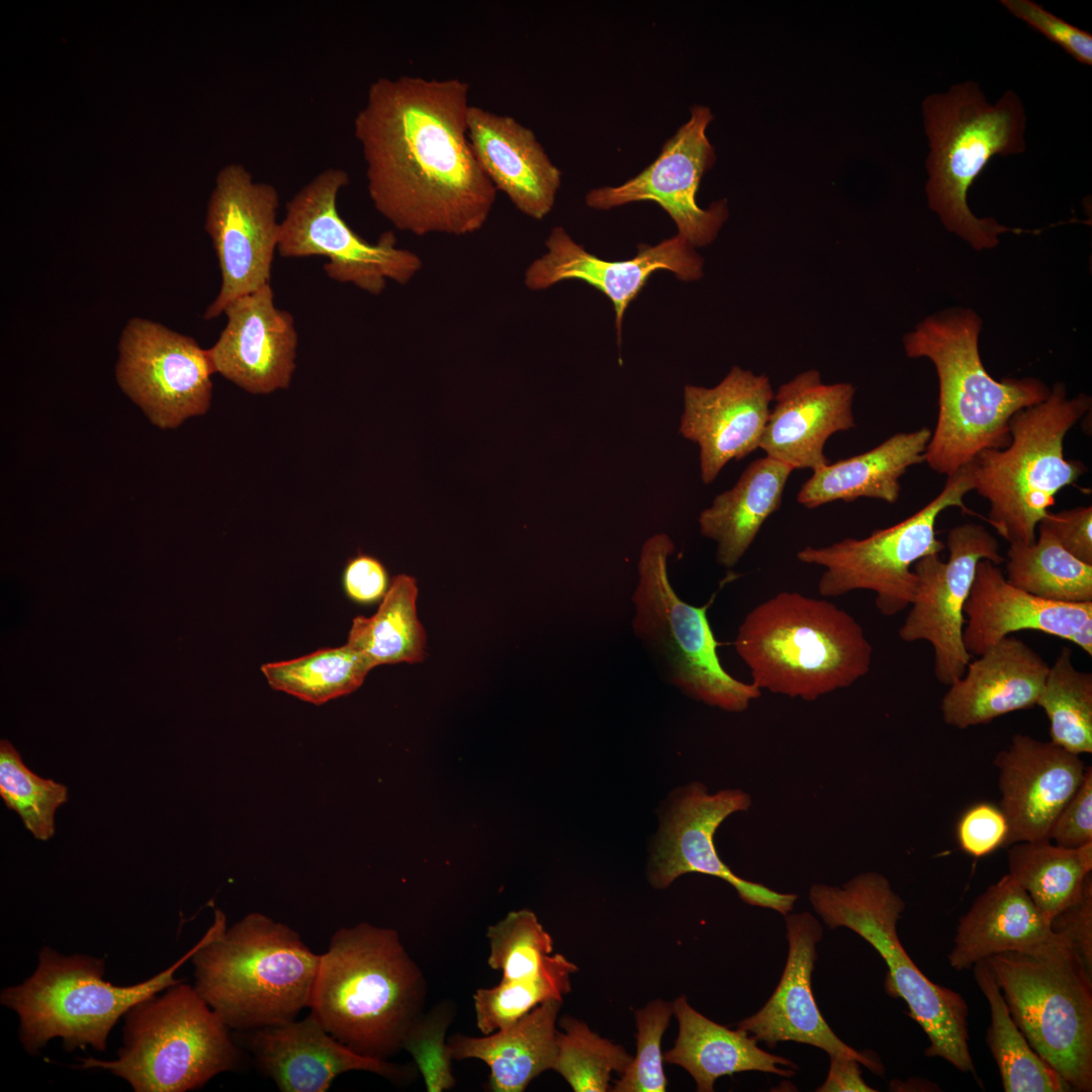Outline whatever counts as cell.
I'll return each mask as SVG.
<instances>
[{"mask_svg": "<svg viewBox=\"0 0 1092 1092\" xmlns=\"http://www.w3.org/2000/svg\"><path fill=\"white\" fill-rule=\"evenodd\" d=\"M469 84L458 78L380 77L354 119L375 209L416 236L478 232L496 189L467 133Z\"/></svg>", "mask_w": 1092, "mask_h": 1092, "instance_id": "6da1fadb", "label": "cell"}, {"mask_svg": "<svg viewBox=\"0 0 1092 1092\" xmlns=\"http://www.w3.org/2000/svg\"><path fill=\"white\" fill-rule=\"evenodd\" d=\"M427 983L398 933L359 923L337 930L321 954L308 1008L336 1039L387 1060L423 1015Z\"/></svg>", "mask_w": 1092, "mask_h": 1092, "instance_id": "7a4b0ae2", "label": "cell"}, {"mask_svg": "<svg viewBox=\"0 0 1092 1092\" xmlns=\"http://www.w3.org/2000/svg\"><path fill=\"white\" fill-rule=\"evenodd\" d=\"M980 330L977 313L954 308L925 318L903 339L908 357L928 358L936 369L938 417L924 461L947 476L983 450L1005 448L1011 418L1051 391L1035 378L995 380L980 358Z\"/></svg>", "mask_w": 1092, "mask_h": 1092, "instance_id": "3957f363", "label": "cell"}, {"mask_svg": "<svg viewBox=\"0 0 1092 1092\" xmlns=\"http://www.w3.org/2000/svg\"><path fill=\"white\" fill-rule=\"evenodd\" d=\"M204 936L193 987L231 1029L284 1024L309 1006L321 954L290 926L253 912L228 928L216 909Z\"/></svg>", "mask_w": 1092, "mask_h": 1092, "instance_id": "277c9868", "label": "cell"}, {"mask_svg": "<svg viewBox=\"0 0 1092 1092\" xmlns=\"http://www.w3.org/2000/svg\"><path fill=\"white\" fill-rule=\"evenodd\" d=\"M756 688L814 701L869 673L873 647L860 624L825 599L781 592L749 611L734 640Z\"/></svg>", "mask_w": 1092, "mask_h": 1092, "instance_id": "5b68a950", "label": "cell"}, {"mask_svg": "<svg viewBox=\"0 0 1092 1092\" xmlns=\"http://www.w3.org/2000/svg\"><path fill=\"white\" fill-rule=\"evenodd\" d=\"M922 114L929 147L928 206L949 232L975 249L994 248L999 235L1014 230L977 217L968 205V192L993 157L1025 151L1022 100L1008 90L991 103L977 82L965 81L928 95Z\"/></svg>", "mask_w": 1092, "mask_h": 1092, "instance_id": "8992f818", "label": "cell"}, {"mask_svg": "<svg viewBox=\"0 0 1092 1092\" xmlns=\"http://www.w3.org/2000/svg\"><path fill=\"white\" fill-rule=\"evenodd\" d=\"M1090 406L1088 395L1068 398L1057 383L1043 401L1011 418L1005 448L983 450L967 465L973 489L990 504L987 521L1009 544H1032L1058 492L1086 471L1065 458L1064 439Z\"/></svg>", "mask_w": 1092, "mask_h": 1092, "instance_id": "52a82bcc", "label": "cell"}, {"mask_svg": "<svg viewBox=\"0 0 1092 1092\" xmlns=\"http://www.w3.org/2000/svg\"><path fill=\"white\" fill-rule=\"evenodd\" d=\"M809 900L831 929L846 927L871 944L888 967L885 989L902 998L929 1039L926 1057L940 1058L963 1073H976L969 1046L968 1005L963 996L931 982L913 963L897 934L905 902L889 880L864 872L842 887L815 884Z\"/></svg>", "mask_w": 1092, "mask_h": 1092, "instance_id": "ba28073f", "label": "cell"}, {"mask_svg": "<svg viewBox=\"0 0 1092 1092\" xmlns=\"http://www.w3.org/2000/svg\"><path fill=\"white\" fill-rule=\"evenodd\" d=\"M230 1027L194 987L183 981L124 1014L115 1060L81 1058L80 1069H101L135 1092H185L203 1087L242 1061Z\"/></svg>", "mask_w": 1092, "mask_h": 1092, "instance_id": "9c48e42d", "label": "cell"}, {"mask_svg": "<svg viewBox=\"0 0 1092 1092\" xmlns=\"http://www.w3.org/2000/svg\"><path fill=\"white\" fill-rule=\"evenodd\" d=\"M204 939L203 935L164 971L129 986L103 980V959L80 953L64 956L44 946L32 975L21 984L3 989L0 1002L17 1014L19 1040L31 1055L57 1037L69 1052L88 1045L103 1052L111 1029L133 1005L183 981L175 978L176 972L191 960Z\"/></svg>", "mask_w": 1092, "mask_h": 1092, "instance_id": "30bf717a", "label": "cell"}, {"mask_svg": "<svg viewBox=\"0 0 1092 1092\" xmlns=\"http://www.w3.org/2000/svg\"><path fill=\"white\" fill-rule=\"evenodd\" d=\"M1011 1017L1072 1091L1092 1090V975L1066 939L986 959Z\"/></svg>", "mask_w": 1092, "mask_h": 1092, "instance_id": "8fae6325", "label": "cell"}, {"mask_svg": "<svg viewBox=\"0 0 1092 1092\" xmlns=\"http://www.w3.org/2000/svg\"><path fill=\"white\" fill-rule=\"evenodd\" d=\"M675 546L665 533L651 535L642 545L637 584L632 596L634 633L655 655L666 678L688 697L733 713L745 711L761 691L733 677L719 659L707 605L681 600L667 570Z\"/></svg>", "mask_w": 1092, "mask_h": 1092, "instance_id": "7c38bea8", "label": "cell"}, {"mask_svg": "<svg viewBox=\"0 0 1092 1092\" xmlns=\"http://www.w3.org/2000/svg\"><path fill=\"white\" fill-rule=\"evenodd\" d=\"M973 488L966 465L947 476L943 489L931 502L900 523L876 530L863 539L845 538L825 547L807 546L797 553V558L824 568L818 581L820 596L872 590L880 613L895 616L914 600V563L945 549L936 537L938 516L950 507L970 512L963 499Z\"/></svg>", "mask_w": 1092, "mask_h": 1092, "instance_id": "4fadbf2b", "label": "cell"}, {"mask_svg": "<svg viewBox=\"0 0 1092 1092\" xmlns=\"http://www.w3.org/2000/svg\"><path fill=\"white\" fill-rule=\"evenodd\" d=\"M348 184V173L332 167L303 185L285 205L278 253L284 258L325 257L329 278L373 295L382 293L387 280L408 283L422 269L420 256L397 247L391 231L375 243L360 237L338 209V195Z\"/></svg>", "mask_w": 1092, "mask_h": 1092, "instance_id": "5bb4252c", "label": "cell"}, {"mask_svg": "<svg viewBox=\"0 0 1092 1092\" xmlns=\"http://www.w3.org/2000/svg\"><path fill=\"white\" fill-rule=\"evenodd\" d=\"M279 195L266 182H257L245 166L220 169L209 196L205 231L211 239L221 285L204 312L210 321L235 299L270 284L280 221Z\"/></svg>", "mask_w": 1092, "mask_h": 1092, "instance_id": "9a60e30c", "label": "cell"}, {"mask_svg": "<svg viewBox=\"0 0 1092 1092\" xmlns=\"http://www.w3.org/2000/svg\"><path fill=\"white\" fill-rule=\"evenodd\" d=\"M945 548L946 561L929 555L912 566L917 576L916 594L898 634L905 642L928 641L934 652V675L940 684L950 686L970 663L971 654L963 640L964 608L977 565L984 559L999 565L1005 558L995 537L974 523L950 529Z\"/></svg>", "mask_w": 1092, "mask_h": 1092, "instance_id": "2e32d148", "label": "cell"}, {"mask_svg": "<svg viewBox=\"0 0 1092 1092\" xmlns=\"http://www.w3.org/2000/svg\"><path fill=\"white\" fill-rule=\"evenodd\" d=\"M213 369L197 342L164 325L130 318L118 343L116 380L161 429H174L210 405Z\"/></svg>", "mask_w": 1092, "mask_h": 1092, "instance_id": "e0dca14e", "label": "cell"}, {"mask_svg": "<svg viewBox=\"0 0 1092 1092\" xmlns=\"http://www.w3.org/2000/svg\"><path fill=\"white\" fill-rule=\"evenodd\" d=\"M750 796L740 789H724L710 794L705 785L694 782L672 797L657 833L650 860V882L666 888L676 878L699 873L729 883L740 899L752 906L772 909L782 915L792 912L798 900L793 893H780L735 875L718 855L714 835L731 814L747 811Z\"/></svg>", "mask_w": 1092, "mask_h": 1092, "instance_id": "ac0fdd59", "label": "cell"}, {"mask_svg": "<svg viewBox=\"0 0 1092 1092\" xmlns=\"http://www.w3.org/2000/svg\"><path fill=\"white\" fill-rule=\"evenodd\" d=\"M712 119L708 107L693 106L690 119L664 143L649 166L622 185L590 190L586 204L610 209L635 201H653L669 214L677 235L694 248L712 243L728 217L725 199L706 209L697 203L701 179L716 160L706 134Z\"/></svg>", "mask_w": 1092, "mask_h": 1092, "instance_id": "d6986e66", "label": "cell"}, {"mask_svg": "<svg viewBox=\"0 0 1092 1092\" xmlns=\"http://www.w3.org/2000/svg\"><path fill=\"white\" fill-rule=\"evenodd\" d=\"M774 396L766 375L739 366L713 387L685 386L678 432L699 446L704 484L759 448Z\"/></svg>", "mask_w": 1092, "mask_h": 1092, "instance_id": "ffe728a7", "label": "cell"}, {"mask_svg": "<svg viewBox=\"0 0 1092 1092\" xmlns=\"http://www.w3.org/2000/svg\"><path fill=\"white\" fill-rule=\"evenodd\" d=\"M545 245L547 253L526 270V286L543 290L564 280H580L592 285L614 305L619 341L627 306L655 271L668 270L682 281L699 280L703 276V259L679 235L656 246L641 244L637 255L624 261H606L589 254L561 226L552 229Z\"/></svg>", "mask_w": 1092, "mask_h": 1092, "instance_id": "44dd1931", "label": "cell"}, {"mask_svg": "<svg viewBox=\"0 0 1092 1092\" xmlns=\"http://www.w3.org/2000/svg\"><path fill=\"white\" fill-rule=\"evenodd\" d=\"M788 958L781 980L763 1007L743 1019L737 1028L756 1041L774 1048L780 1041H796L822 1049L829 1056L855 1059L873 1073L884 1074L880 1061L843 1042L824 1020L812 991L816 945L823 928L810 913L785 916Z\"/></svg>", "mask_w": 1092, "mask_h": 1092, "instance_id": "7402d4cb", "label": "cell"}, {"mask_svg": "<svg viewBox=\"0 0 1092 1092\" xmlns=\"http://www.w3.org/2000/svg\"><path fill=\"white\" fill-rule=\"evenodd\" d=\"M223 313L226 325L207 349L213 372L253 394L287 388L298 336L292 314L276 307L271 284L235 299Z\"/></svg>", "mask_w": 1092, "mask_h": 1092, "instance_id": "603a6c76", "label": "cell"}, {"mask_svg": "<svg viewBox=\"0 0 1092 1092\" xmlns=\"http://www.w3.org/2000/svg\"><path fill=\"white\" fill-rule=\"evenodd\" d=\"M245 1041L257 1068L282 1092H325L350 1071H367L404 1084L415 1068L366 1057L327 1031L309 1013L301 1020L246 1031Z\"/></svg>", "mask_w": 1092, "mask_h": 1092, "instance_id": "cb8c5ba5", "label": "cell"}, {"mask_svg": "<svg viewBox=\"0 0 1092 1092\" xmlns=\"http://www.w3.org/2000/svg\"><path fill=\"white\" fill-rule=\"evenodd\" d=\"M993 764L998 769L999 807L1008 823L1003 847L1050 840L1056 818L1083 779V760L1052 741L1015 734Z\"/></svg>", "mask_w": 1092, "mask_h": 1092, "instance_id": "d4e9b609", "label": "cell"}, {"mask_svg": "<svg viewBox=\"0 0 1092 1092\" xmlns=\"http://www.w3.org/2000/svg\"><path fill=\"white\" fill-rule=\"evenodd\" d=\"M963 640L970 654L982 655L1013 632L1032 630L1073 642L1092 655V602L1044 600L1010 584L998 564L981 560L964 608Z\"/></svg>", "mask_w": 1092, "mask_h": 1092, "instance_id": "484cf974", "label": "cell"}, {"mask_svg": "<svg viewBox=\"0 0 1092 1092\" xmlns=\"http://www.w3.org/2000/svg\"><path fill=\"white\" fill-rule=\"evenodd\" d=\"M854 392L851 383H824L816 369L797 374L775 394L759 448L794 470L821 469L828 438L855 426Z\"/></svg>", "mask_w": 1092, "mask_h": 1092, "instance_id": "4316f807", "label": "cell"}, {"mask_svg": "<svg viewBox=\"0 0 1092 1092\" xmlns=\"http://www.w3.org/2000/svg\"><path fill=\"white\" fill-rule=\"evenodd\" d=\"M467 133L472 152L496 190L522 213L543 219L552 209L561 172L535 133L509 115L470 105Z\"/></svg>", "mask_w": 1092, "mask_h": 1092, "instance_id": "83f0119b", "label": "cell"}, {"mask_svg": "<svg viewBox=\"0 0 1092 1092\" xmlns=\"http://www.w3.org/2000/svg\"><path fill=\"white\" fill-rule=\"evenodd\" d=\"M1050 665L1023 641L1007 636L970 662L941 699L943 722L958 729L990 723L1036 706Z\"/></svg>", "mask_w": 1092, "mask_h": 1092, "instance_id": "f1b7e54d", "label": "cell"}, {"mask_svg": "<svg viewBox=\"0 0 1092 1092\" xmlns=\"http://www.w3.org/2000/svg\"><path fill=\"white\" fill-rule=\"evenodd\" d=\"M1063 939L1052 931L1051 921L1007 874L979 895L961 916L947 960L954 970L963 971L997 953H1036Z\"/></svg>", "mask_w": 1092, "mask_h": 1092, "instance_id": "f546056e", "label": "cell"}, {"mask_svg": "<svg viewBox=\"0 0 1092 1092\" xmlns=\"http://www.w3.org/2000/svg\"><path fill=\"white\" fill-rule=\"evenodd\" d=\"M561 1004L560 1000H547L512 1024L481 1037L456 1033L447 1041L451 1057L483 1061L490 1070V1091L522 1092L537 1076L553 1068Z\"/></svg>", "mask_w": 1092, "mask_h": 1092, "instance_id": "4dcf8cb0", "label": "cell"}, {"mask_svg": "<svg viewBox=\"0 0 1092 1092\" xmlns=\"http://www.w3.org/2000/svg\"><path fill=\"white\" fill-rule=\"evenodd\" d=\"M678 1023L674 1045L664 1055L668 1064L682 1067L694 1078L699 1092L714 1091L721 1076L758 1071L784 1077L795 1075L794 1070L780 1068L796 1064L769 1054L741 1029L732 1030L695 1010L681 996L673 1003Z\"/></svg>", "mask_w": 1092, "mask_h": 1092, "instance_id": "1f68e13d", "label": "cell"}, {"mask_svg": "<svg viewBox=\"0 0 1092 1092\" xmlns=\"http://www.w3.org/2000/svg\"><path fill=\"white\" fill-rule=\"evenodd\" d=\"M931 434L928 428L898 433L864 453L830 462L803 483L798 503L808 509L858 497L896 503L900 477L910 466L924 461Z\"/></svg>", "mask_w": 1092, "mask_h": 1092, "instance_id": "d6a6232c", "label": "cell"}, {"mask_svg": "<svg viewBox=\"0 0 1092 1092\" xmlns=\"http://www.w3.org/2000/svg\"><path fill=\"white\" fill-rule=\"evenodd\" d=\"M793 470L770 457L758 458L730 489L716 495L711 506L700 513V532L716 542V560L721 566H735L765 520L780 509Z\"/></svg>", "mask_w": 1092, "mask_h": 1092, "instance_id": "836d02e7", "label": "cell"}, {"mask_svg": "<svg viewBox=\"0 0 1092 1092\" xmlns=\"http://www.w3.org/2000/svg\"><path fill=\"white\" fill-rule=\"evenodd\" d=\"M418 585L415 577L395 575L371 617L353 619L347 644L360 652L373 667L425 659L427 635L417 613Z\"/></svg>", "mask_w": 1092, "mask_h": 1092, "instance_id": "e575fe53", "label": "cell"}, {"mask_svg": "<svg viewBox=\"0 0 1092 1092\" xmlns=\"http://www.w3.org/2000/svg\"><path fill=\"white\" fill-rule=\"evenodd\" d=\"M1008 847V875L1050 921L1078 899L1092 872V842L1068 848L1051 840L1020 841Z\"/></svg>", "mask_w": 1092, "mask_h": 1092, "instance_id": "d590c367", "label": "cell"}, {"mask_svg": "<svg viewBox=\"0 0 1092 1092\" xmlns=\"http://www.w3.org/2000/svg\"><path fill=\"white\" fill-rule=\"evenodd\" d=\"M975 980L990 1008L986 1041L1005 1092L1072 1091L1062 1077L1031 1048L1014 1022L987 960L973 966Z\"/></svg>", "mask_w": 1092, "mask_h": 1092, "instance_id": "8d00e7d4", "label": "cell"}, {"mask_svg": "<svg viewBox=\"0 0 1092 1092\" xmlns=\"http://www.w3.org/2000/svg\"><path fill=\"white\" fill-rule=\"evenodd\" d=\"M1032 544H1010L1006 579L1035 597L1062 603L1092 602V565L1066 551L1045 529Z\"/></svg>", "mask_w": 1092, "mask_h": 1092, "instance_id": "74e56055", "label": "cell"}, {"mask_svg": "<svg viewBox=\"0 0 1092 1092\" xmlns=\"http://www.w3.org/2000/svg\"><path fill=\"white\" fill-rule=\"evenodd\" d=\"M371 669L368 660L347 643L261 666L273 690L314 705L356 691Z\"/></svg>", "mask_w": 1092, "mask_h": 1092, "instance_id": "f35d334b", "label": "cell"}, {"mask_svg": "<svg viewBox=\"0 0 1092 1092\" xmlns=\"http://www.w3.org/2000/svg\"><path fill=\"white\" fill-rule=\"evenodd\" d=\"M1036 706L1050 721L1053 743L1079 756L1092 753V673L1074 666L1070 647L1050 666Z\"/></svg>", "mask_w": 1092, "mask_h": 1092, "instance_id": "ab89813d", "label": "cell"}, {"mask_svg": "<svg viewBox=\"0 0 1092 1092\" xmlns=\"http://www.w3.org/2000/svg\"><path fill=\"white\" fill-rule=\"evenodd\" d=\"M577 967L561 953L545 958L539 972L518 980H500L473 995L476 1025L483 1034L506 1027L547 1000L570 992V975Z\"/></svg>", "mask_w": 1092, "mask_h": 1092, "instance_id": "60d3db41", "label": "cell"}, {"mask_svg": "<svg viewBox=\"0 0 1092 1092\" xmlns=\"http://www.w3.org/2000/svg\"><path fill=\"white\" fill-rule=\"evenodd\" d=\"M557 1053L552 1070L575 1092H605L611 1074H623L632 1061L626 1050L603 1038L573 1017L559 1021Z\"/></svg>", "mask_w": 1092, "mask_h": 1092, "instance_id": "b9f144b4", "label": "cell"}, {"mask_svg": "<svg viewBox=\"0 0 1092 1092\" xmlns=\"http://www.w3.org/2000/svg\"><path fill=\"white\" fill-rule=\"evenodd\" d=\"M0 796L15 811L25 828L39 840L55 834V813L68 800L65 785L42 779L22 761L6 739L0 741Z\"/></svg>", "mask_w": 1092, "mask_h": 1092, "instance_id": "7bdbcfd3", "label": "cell"}, {"mask_svg": "<svg viewBox=\"0 0 1092 1092\" xmlns=\"http://www.w3.org/2000/svg\"><path fill=\"white\" fill-rule=\"evenodd\" d=\"M487 964L503 972V980L524 979L537 974L553 950V939L530 910L510 912L487 928Z\"/></svg>", "mask_w": 1092, "mask_h": 1092, "instance_id": "ee69618b", "label": "cell"}, {"mask_svg": "<svg viewBox=\"0 0 1092 1092\" xmlns=\"http://www.w3.org/2000/svg\"><path fill=\"white\" fill-rule=\"evenodd\" d=\"M673 1005L654 1000L635 1013L637 1051L635 1058L615 1084L614 1092H664L667 1080L663 1069L661 1038L668 1026Z\"/></svg>", "mask_w": 1092, "mask_h": 1092, "instance_id": "f6af8a7d", "label": "cell"}, {"mask_svg": "<svg viewBox=\"0 0 1092 1092\" xmlns=\"http://www.w3.org/2000/svg\"><path fill=\"white\" fill-rule=\"evenodd\" d=\"M453 1007L448 1003L435 1006L422 1015L407 1031L402 1050L407 1051L421 1072L427 1091L441 1092L455 1085L452 1057L445 1041L452 1020Z\"/></svg>", "mask_w": 1092, "mask_h": 1092, "instance_id": "bcb514c9", "label": "cell"}, {"mask_svg": "<svg viewBox=\"0 0 1092 1092\" xmlns=\"http://www.w3.org/2000/svg\"><path fill=\"white\" fill-rule=\"evenodd\" d=\"M1000 3L1013 16L1061 47L1078 63L1091 66V33L1067 22L1032 0H1001Z\"/></svg>", "mask_w": 1092, "mask_h": 1092, "instance_id": "7dc6e473", "label": "cell"}, {"mask_svg": "<svg viewBox=\"0 0 1092 1092\" xmlns=\"http://www.w3.org/2000/svg\"><path fill=\"white\" fill-rule=\"evenodd\" d=\"M1008 823L999 806L980 802L967 809L957 824V839L962 850L974 857L988 855L1003 847Z\"/></svg>", "mask_w": 1092, "mask_h": 1092, "instance_id": "c3c4849f", "label": "cell"}, {"mask_svg": "<svg viewBox=\"0 0 1092 1092\" xmlns=\"http://www.w3.org/2000/svg\"><path fill=\"white\" fill-rule=\"evenodd\" d=\"M1055 844L1075 848L1092 842V768L1056 818L1050 832Z\"/></svg>", "mask_w": 1092, "mask_h": 1092, "instance_id": "681fc988", "label": "cell"}, {"mask_svg": "<svg viewBox=\"0 0 1092 1092\" xmlns=\"http://www.w3.org/2000/svg\"><path fill=\"white\" fill-rule=\"evenodd\" d=\"M1054 933L1064 937L1092 975V875L1084 882L1078 899L1051 920Z\"/></svg>", "mask_w": 1092, "mask_h": 1092, "instance_id": "f907efd6", "label": "cell"}, {"mask_svg": "<svg viewBox=\"0 0 1092 1092\" xmlns=\"http://www.w3.org/2000/svg\"><path fill=\"white\" fill-rule=\"evenodd\" d=\"M1037 527L1048 530L1061 546L1080 561L1092 565V508L1048 512Z\"/></svg>", "mask_w": 1092, "mask_h": 1092, "instance_id": "816d5d0a", "label": "cell"}, {"mask_svg": "<svg viewBox=\"0 0 1092 1092\" xmlns=\"http://www.w3.org/2000/svg\"><path fill=\"white\" fill-rule=\"evenodd\" d=\"M342 583L347 597L362 605L381 601L390 584L383 563L367 554H358L348 560Z\"/></svg>", "mask_w": 1092, "mask_h": 1092, "instance_id": "f5cc1de1", "label": "cell"}, {"mask_svg": "<svg viewBox=\"0 0 1092 1092\" xmlns=\"http://www.w3.org/2000/svg\"><path fill=\"white\" fill-rule=\"evenodd\" d=\"M859 1062L845 1056H830V1067L819 1092L859 1091L875 1092L861 1077Z\"/></svg>", "mask_w": 1092, "mask_h": 1092, "instance_id": "db71d44e", "label": "cell"}]
</instances>
